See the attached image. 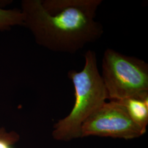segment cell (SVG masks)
Wrapping results in <instances>:
<instances>
[{"label": "cell", "instance_id": "cell-1", "mask_svg": "<svg viewBox=\"0 0 148 148\" xmlns=\"http://www.w3.org/2000/svg\"><path fill=\"white\" fill-rule=\"evenodd\" d=\"M102 0H23V26L36 42L48 49L73 54L103 34L96 21Z\"/></svg>", "mask_w": 148, "mask_h": 148}, {"label": "cell", "instance_id": "cell-2", "mask_svg": "<svg viewBox=\"0 0 148 148\" xmlns=\"http://www.w3.org/2000/svg\"><path fill=\"white\" fill-rule=\"evenodd\" d=\"M81 71L72 70L68 74L74 85L75 103L69 115L54 126L52 136L57 140L66 142L81 138L84 123L108 99L95 52L88 50Z\"/></svg>", "mask_w": 148, "mask_h": 148}, {"label": "cell", "instance_id": "cell-3", "mask_svg": "<svg viewBox=\"0 0 148 148\" xmlns=\"http://www.w3.org/2000/svg\"><path fill=\"white\" fill-rule=\"evenodd\" d=\"M101 75L108 97L120 101L148 95V64L142 59L107 49Z\"/></svg>", "mask_w": 148, "mask_h": 148}, {"label": "cell", "instance_id": "cell-4", "mask_svg": "<svg viewBox=\"0 0 148 148\" xmlns=\"http://www.w3.org/2000/svg\"><path fill=\"white\" fill-rule=\"evenodd\" d=\"M145 133L133 121L120 102L111 101L106 102L85 121L81 138L100 136L132 139Z\"/></svg>", "mask_w": 148, "mask_h": 148}, {"label": "cell", "instance_id": "cell-5", "mask_svg": "<svg viewBox=\"0 0 148 148\" xmlns=\"http://www.w3.org/2000/svg\"><path fill=\"white\" fill-rule=\"evenodd\" d=\"M119 101L125 107L133 121L146 132L148 123V95Z\"/></svg>", "mask_w": 148, "mask_h": 148}, {"label": "cell", "instance_id": "cell-6", "mask_svg": "<svg viewBox=\"0 0 148 148\" xmlns=\"http://www.w3.org/2000/svg\"><path fill=\"white\" fill-rule=\"evenodd\" d=\"M21 10H4L0 8V31L9 30L13 27L23 26Z\"/></svg>", "mask_w": 148, "mask_h": 148}, {"label": "cell", "instance_id": "cell-7", "mask_svg": "<svg viewBox=\"0 0 148 148\" xmlns=\"http://www.w3.org/2000/svg\"><path fill=\"white\" fill-rule=\"evenodd\" d=\"M19 139V136L14 131L7 132L5 128H0V148H13Z\"/></svg>", "mask_w": 148, "mask_h": 148}]
</instances>
